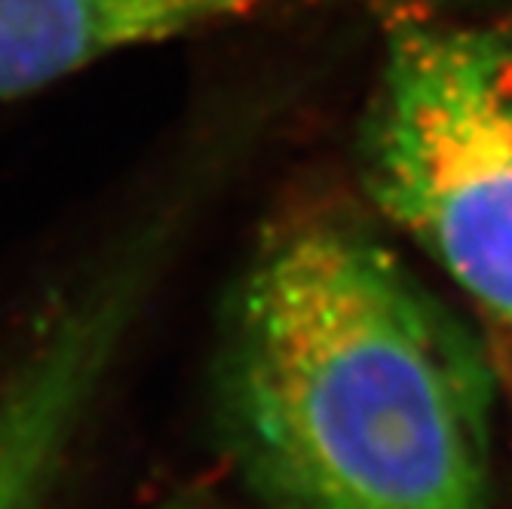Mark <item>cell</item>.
<instances>
[{"label":"cell","mask_w":512,"mask_h":509,"mask_svg":"<svg viewBox=\"0 0 512 509\" xmlns=\"http://www.w3.org/2000/svg\"><path fill=\"white\" fill-rule=\"evenodd\" d=\"M218 402L270 509H497L494 359L347 218H295L255 249Z\"/></svg>","instance_id":"1"},{"label":"cell","mask_w":512,"mask_h":509,"mask_svg":"<svg viewBox=\"0 0 512 509\" xmlns=\"http://www.w3.org/2000/svg\"><path fill=\"white\" fill-rule=\"evenodd\" d=\"M359 166L512 362V13H390Z\"/></svg>","instance_id":"2"},{"label":"cell","mask_w":512,"mask_h":509,"mask_svg":"<svg viewBox=\"0 0 512 509\" xmlns=\"http://www.w3.org/2000/svg\"><path fill=\"white\" fill-rule=\"evenodd\" d=\"M160 206L37 316L0 375V509H53L71 454L175 240Z\"/></svg>","instance_id":"3"},{"label":"cell","mask_w":512,"mask_h":509,"mask_svg":"<svg viewBox=\"0 0 512 509\" xmlns=\"http://www.w3.org/2000/svg\"><path fill=\"white\" fill-rule=\"evenodd\" d=\"M273 4L279 0H0V102Z\"/></svg>","instance_id":"4"}]
</instances>
